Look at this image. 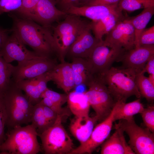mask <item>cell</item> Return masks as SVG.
Returning a JSON list of instances; mask_svg holds the SVG:
<instances>
[{
	"instance_id": "6da1fadb",
	"label": "cell",
	"mask_w": 154,
	"mask_h": 154,
	"mask_svg": "<svg viewBox=\"0 0 154 154\" xmlns=\"http://www.w3.org/2000/svg\"><path fill=\"white\" fill-rule=\"evenodd\" d=\"M12 29L25 45L32 48L40 56L51 57L55 53L54 39L49 28L38 25L33 21L13 17Z\"/></svg>"
},
{
	"instance_id": "7a4b0ae2",
	"label": "cell",
	"mask_w": 154,
	"mask_h": 154,
	"mask_svg": "<svg viewBox=\"0 0 154 154\" xmlns=\"http://www.w3.org/2000/svg\"><path fill=\"white\" fill-rule=\"evenodd\" d=\"M3 98L7 115L6 125L7 127L11 129L31 123L34 105L12 78Z\"/></svg>"
},
{
	"instance_id": "3957f363",
	"label": "cell",
	"mask_w": 154,
	"mask_h": 154,
	"mask_svg": "<svg viewBox=\"0 0 154 154\" xmlns=\"http://www.w3.org/2000/svg\"><path fill=\"white\" fill-rule=\"evenodd\" d=\"M137 74L131 68L112 66L100 76L116 102H125L131 96H134L138 98L141 97L135 83Z\"/></svg>"
},
{
	"instance_id": "277c9868",
	"label": "cell",
	"mask_w": 154,
	"mask_h": 154,
	"mask_svg": "<svg viewBox=\"0 0 154 154\" xmlns=\"http://www.w3.org/2000/svg\"><path fill=\"white\" fill-rule=\"evenodd\" d=\"M38 133L32 124L10 129L0 145V154H36L41 151Z\"/></svg>"
},
{
	"instance_id": "5b68a950",
	"label": "cell",
	"mask_w": 154,
	"mask_h": 154,
	"mask_svg": "<svg viewBox=\"0 0 154 154\" xmlns=\"http://www.w3.org/2000/svg\"><path fill=\"white\" fill-rule=\"evenodd\" d=\"M65 19L53 27L55 53L60 62L65 61L71 45L90 22L80 16L67 14Z\"/></svg>"
},
{
	"instance_id": "8992f818",
	"label": "cell",
	"mask_w": 154,
	"mask_h": 154,
	"mask_svg": "<svg viewBox=\"0 0 154 154\" xmlns=\"http://www.w3.org/2000/svg\"><path fill=\"white\" fill-rule=\"evenodd\" d=\"M86 85L89 89L85 94L98 121L101 122L110 114L116 102L100 76H92Z\"/></svg>"
},
{
	"instance_id": "52a82bcc",
	"label": "cell",
	"mask_w": 154,
	"mask_h": 154,
	"mask_svg": "<svg viewBox=\"0 0 154 154\" xmlns=\"http://www.w3.org/2000/svg\"><path fill=\"white\" fill-rule=\"evenodd\" d=\"M63 117L59 116L53 124L38 134L46 154H70L74 149L73 140L62 124Z\"/></svg>"
},
{
	"instance_id": "ba28073f",
	"label": "cell",
	"mask_w": 154,
	"mask_h": 154,
	"mask_svg": "<svg viewBox=\"0 0 154 154\" xmlns=\"http://www.w3.org/2000/svg\"><path fill=\"white\" fill-rule=\"evenodd\" d=\"M126 51L124 49L100 41L86 58L92 76H100L109 70L115 62H119Z\"/></svg>"
},
{
	"instance_id": "9c48e42d",
	"label": "cell",
	"mask_w": 154,
	"mask_h": 154,
	"mask_svg": "<svg viewBox=\"0 0 154 154\" xmlns=\"http://www.w3.org/2000/svg\"><path fill=\"white\" fill-rule=\"evenodd\" d=\"M115 125L121 128L128 135V144L135 154L154 153V135L147 128L138 126L134 118L119 120Z\"/></svg>"
},
{
	"instance_id": "30bf717a",
	"label": "cell",
	"mask_w": 154,
	"mask_h": 154,
	"mask_svg": "<svg viewBox=\"0 0 154 154\" xmlns=\"http://www.w3.org/2000/svg\"><path fill=\"white\" fill-rule=\"evenodd\" d=\"M58 64L55 59L45 56L18 63L15 66L11 78L16 83L33 78L48 72Z\"/></svg>"
},
{
	"instance_id": "8fae6325",
	"label": "cell",
	"mask_w": 154,
	"mask_h": 154,
	"mask_svg": "<svg viewBox=\"0 0 154 154\" xmlns=\"http://www.w3.org/2000/svg\"><path fill=\"white\" fill-rule=\"evenodd\" d=\"M0 55L9 63L16 61L18 63L43 56L29 50L14 32L8 36L0 51Z\"/></svg>"
},
{
	"instance_id": "7c38bea8",
	"label": "cell",
	"mask_w": 154,
	"mask_h": 154,
	"mask_svg": "<svg viewBox=\"0 0 154 154\" xmlns=\"http://www.w3.org/2000/svg\"><path fill=\"white\" fill-rule=\"evenodd\" d=\"M114 107L109 116L94 128L88 140L74 148L70 154H91L101 145L110 133L113 123L115 121L114 119Z\"/></svg>"
},
{
	"instance_id": "4fadbf2b",
	"label": "cell",
	"mask_w": 154,
	"mask_h": 154,
	"mask_svg": "<svg viewBox=\"0 0 154 154\" xmlns=\"http://www.w3.org/2000/svg\"><path fill=\"white\" fill-rule=\"evenodd\" d=\"M104 40L126 51L135 47L134 28L127 17L118 22L106 35Z\"/></svg>"
},
{
	"instance_id": "5bb4252c",
	"label": "cell",
	"mask_w": 154,
	"mask_h": 154,
	"mask_svg": "<svg viewBox=\"0 0 154 154\" xmlns=\"http://www.w3.org/2000/svg\"><path fill=\"white\" fill-rule=\"evenodd\" d=\"M154 56V45L143 46L126 51L119 62L123 67L134 70L137 74L141 72L148 60Z\"/></svg>"
},
{
	"instance_id": "9a60e30c",
	"label": "cell",
	"mask_w": 154,
	"mask_h": 154,
	"mask_svg": "<svg viewBox=\"0 0 154 154\" xmlns=\"http://www.w3.org/2000/svg\"><path fill=\"white\" fill-rule=\"evenodd\" d=\"M49 81H52L59 88L68 94L76 87L75 80L70 63L65 61L58 64L46 73Z\"/></svg>"
},
{
	"instance_id": "2e32d148",
	"label": "cell",
	"mask_w": 154,
	"mask_h": 154,
	"mask_svg": "<svg viewBox=\"0 0 154 154\" xmlns=\"http://www.w3.org/2000/svg\"><path fill=\"white\" fill-rule=\"evenodd\" d=\"M56 3L55 0H40L35 8L32 21L49 28L53 22L67 15L64 11L56 7Z\"/></svg>"
},
{
	"instance_id": "e0dca14e",
	"label": "cell",
	"mask_w": 154,
	"mask_h": 154,
	"mask_svg": "<svg viewBox=\"0 0 154 154\" xmlns=\"http://www.w3.org/2000/svg\"><path fill=\"white\" fill-rule=\"evenodd\" d=\"M90 22L70 47L67 55L72 58H87L97 44L100 41L91 33Z\"/></svg>"
},
{
	"instance_id": "ac0fdd59",
	"label": "cell",
	"mask_w": 154,
	"mask_h": 154,
	"mask_svg": "<svg viewBox=\"0 0 154 154\" xmlns=\"http://www.w3.org/2000/svg\"><path fill=\"white\" fill-rule=\"evenodd\" d=\"M122 11L118 4L111 5H97L72 7L65 12L67 14L85 17L94 22L105 17L109 14Z\"/></svg>"
},
{
	"instance_id": "d6986e66",
	"label": "cell",
	"mask_w": 154,
	"mask_h": 154,
	"mask_svg": "<svg viewBox=\"0 0 154 154\" xmlns=\"http://www.w3.org/2000/svg\"><path fill=\"white\" fill-rule=\"evenodd\" d=\"M49 81L46 73L15 83L19 88L25 92L31 103L34 105L41 100L42 95L47 88V84Z\"/></svg>"
},
{
	"instance_id": "ffe728a7",
	"label": "cell",
	"mask_w": 154,
	"mask_h": 154,
	"mask_svg": "<svg viewBox=\"0 0 154 154\" xmlns=\"http://www.w3.org/2000/svg\"><path fill=\"white\" fill-rule=\"evenodd\" d=\"M115 131L102 144L101 154H135L126 142L124 131L115 125Z\"/></svg>"
},
{
	"instance_id": "44dd1931",
	"label": "cell",
	"mask_w": 154,
	"mask_h": 154,
	"mask_svg": "<svg viewBox=\"0 0 154 154\" xmlns=\"http://www.w3.org/2000/svg\"><path fill=\"white\" fill-rule=\"evenodd\" d=\"M97 121L95 116L92 117L89 116H75L71 122L70 131L80 144L82 143L89 139Z\"/></svg>"
},
{
	"instance_id": "7402d4cb",
	"label": "cell",
	"mask_w": 154,
	"mask_h": 154,
	"mask_svg": "<svg viewBox=\"0 0 154 154\" xmlns=\"http://www.w3.org/2000/svg\"><path fill=\"white\" fill-rule=\"evenodd\" d=\"M126 17L121 11L111 13L99 21L90 22L94 37L98 40H102L104 35L108 34L118 22Z\"/></svg>"
},
{
	"instance_id": "603a6c76",
	"label": "cell",
	"mask_w": 154,
	"mask_h": 154,
	"mask_svg": "<svg viewBox=\"0 0 154 154\" xmlns=\"http://www.w3.org/2000/svg\"><path fill=\"white\" fill-rule=\"evenodd\" d=\"M68 108L75 116H89L90 105L85 92L76 91L67 94Z\"/></svg>"
},
{
	"instance_id": "cb8c5ba5",
	"label": "cell",
	"mask_w": 154,
	"mask_h": 154,
	"mask_svg": "<svg viewBox=\"0 0 154 154\" xmlns=\"http://www.w3.org/2000/svg\"><path fill=\"white\" fill-rule=\"evenodd\" d=\"M114 121L121 119L130 120L133 116L140 114L144 108L140 98L128 103L117 102L114 106Z\"/></svg>"
},
{
	"instance_id": "d4e9b609",
	"label": "cell",
	"mask_w": 154,
	"mask_h": 154,
	"mask_svg": "<svg viewBox=\"0 0 154 154\" xmlns=\"http://www.w3.org/2000/svg\"><path fill=\"white\" fill-rule=\"evenodd\" d=\"M154 14V6L143 9L139 15L133 17H127L135 31V47H138L139 36Z\"/></svg>"
},
{
	"instance_id": "484cf974",
	"label": "cell",
	"mask_w": 154,
	"mask_h": 154,
	"mask_svg": "<svg viewBox=\"0 0 154 154\" xmlns=\"http://www.w3.org/2000/svg\"><path fill=\"white\" fill-rule=\"evenodd\" d=\"M70 64L74 74L76 86L82 84L86 85L92 76L86 59L74 58Z\"/></svg>"
},
{
	"instance_id": "4316f807",
	"label": "cell",
	"mask_w": 154,
	"mask_h": 154,
	"mask_svg": "<svg viewBox=\"0 0 154 154\" xmlns=\"http://www.w3.org/2000/svg\"><path fill=\"white\" fill-rule=\"evenodd\" d=\"M135 83L141 96L145 98L149 102H153L154 100V84L144 74H137Z\"/></svg>"
},
{
	"instance_id": "83f0119b",
	"label": "cell",
	"mask_w": 154,
	"mask_h": 154,
	"mask_svg": "<svg viewBox=\"0 0 154 154\" xmlns=\"http://www.w3.org/2000/svg\"><path fill=\"white\" fill-rule=\"evenodd\" d=\"M15 66L6 62L0 55V96H3L9 88Z\"/></svg>"
},
{
	"instance_id": "f1b7e54d",
	"label": "cell",
	"mask_w": 154,
	"mask_h": 154,
	"mask_svg": "<svg viewBox=\"0 0 154 154\" xmlns=\"http://www.w3.org/2000/svg\"><path fill=\"white\" fill-rule=\"evenodd\" d=\"M31 123L36 128L38 134L50 126L44 115L42 105L40 102L34 106Z\"/></svg>"
},
{
	"instance_id": "f546056e",
	"label": "cell",
	"mask_w": 154,
	"mask_h": 154,
	"mask_svg": "<svg viewBox=\"0 0 154 154\" xmlns=\"http://www.w3.org/2000/svg\"><path fill=\"white\" fill-rule=\"evenodd\" d=\"M118 6L121 11L130 12L154 6V0H121Z\"/></svg>"
},
{
	"instance_id": "4dcf8cb0",
	"label": "cell",
	"mask_w": 154,
	"mask_h": 154,
	"mask_svg": "<svg viewBox=\"0 0 154 154\" xmlns=\"http://www.w3.org/2000/svg\"><path fill=\"white\" fill-rule=\"evenodd\" d=\"M40 0H22V4L17 11L25 19L32 21L34 10Z\"/></svg>"
},
{
	"instance_id": "1f68e13d",
	"label": "cell",
	"mask_w": 154,
	"mask_h": 154,
	"mask_svg": "<svg viewBox=\"0 0 154 154\" xmlns=\"http://www.w3.org/2000/svg\"><path fill=\"white\" fill-rule=\"evenodd\" d=\"M43 97H46L48 98L55 104L62 106L67 102V94L65 93H58L47 88L42 94L41 96L42 99Z\"/></svg>"
},
{
	"instance_id": "d6a6232c",
	"label": "cell",
	"mask_w": 154,
	"mask_h": 154,
	"mask_svg": "<svg viewBox=\"0 0 154 154\" xmlns=\"http://www.w3.org/2000/svg\"><path fill=\"white\" fill-rule=\"evenodd\" d=\"M146 127L154 133V106L151 105L144 108L140 113Z\"/></svg>"
},
{
	"instance_id": "836d02e7",
	"label": "cell",
	"mask_w": 154,
	"mask_h": 154,
	"mask_svg": "<svg viewBox=\"0 0 154 154\" xmlns=\"http://www.w3.org/2000/svg\"><path fill=\"white\" fill-rule=\"evenodd\" d=\"M153 45H154V25L145 29L141 33L139 38L138 47Z\"/></svg>"
},
{
	"instance_id": "e575fe53",
	"label": "cell",
	"mask_w": 154,
	"mask_h": 154,
	"mask_svg": "<svg viewBox=\"0 0 154 154\" xmlns=\"http://www.w3.org/2000/svg\"><path fill=\"white\" fill-rule=\"evenodd\" d=\"M22 0H0V15L4 13L17 11L20 8Z\"/></svg>"
},
{
	"instance_id": "d590c367",
	"label": "cell",
	"mask_w": 154,
	"mask_h": 154,
	"mask_svg": "<svg viewBox=\"0 0 154 154\" xmlns=\"http://www.w3.org/2000/svg\"><path fill=\"white\" fill-rule=\"evenodd\" d=\"M40 102L43 105L48 107L63 117L65 116H69L71 112L68 108H63L57 105L52 102L48 98L43 97Z\"/></svg>"
},
{
	"instance_id": "8d00e7d4",
	"label": "cell",
	"mask_w": 154,
	"mask_h": 154,
	"mask_svg": "<svg viewBox=\"0 0 154 154\" xmlns=\"http://www.w3.org/2000/svg\"><path fill=\"white\" fill-rule=\"evenodd\" d=\"M3 97L0 96V145L5 139L4 129L7 120L6 113Z\"/></svg>"
},
{
	"instance_id": "74e56055",
	"label": "cell",
	"mask_w": 154,
	"mask_h": 154,
	"mask_svg": "<svg viewBox=\"0 0 154 154\" xmlns=\"http://www.w3.org/2000/svg\"><path fill=\"white\" fill-rule=\"evenodd\" d=\"M42 105L44 115L50 126L55 123L58 116L60 115L48 107L42 104Z\"/></svg>"
},
{
	"instance_id": "f35d334b",
	"label": "cell",
	"mask_w": 154,
	"mask_h": 154,
	"mask_svg": "<svg viewBox=\"0 0 154 154\" xmlns=\"http://www.w3.org/2000/svg\"><path fill=\"white\" fill-rule=\"evenodd\" d=\"M141 72L143 74L147 72L149 74V78L154 83V56L148 60Z\"/></svg>"
},
{
	"instance_id": "ab89813d",
	"label": "cell",
	"mask_w": 154,
	"mask_h": 154,
	"mask_svg": "<svg viewBox=\"0 0 154 154\" xmlns=\"http://www.w3.org/2000/svg\"><path fill=\"white\" fill-rule=\"evenodd\" d=\"M121 0H91L85 5H111L118 4Z\"/></svg>"
},
{
	"instance_id": "60d3db41",
	"label": "cell",
	"mask_w": 154,
	"mask_h": 154,
	"mask_svg": "<svg viewBox=\"0 0 154 154\" xmlns=\"http://www.w3.org/2000/svg\"><path fill=\"white\" fill-rule=\"evenodd\" d=\"M60 6L65 12L72 7H79V0H64Z\"/></svg>"
},
{
	"instance_id": "b9f144b4",
	"label": "cell",
	"mask_w": 154,
	"mask_h": 154,
	"mask_svg": "<svg viewBox=\"0 0 154 154\" xmlns=\"http://www.w3.org/2000/svg\"><path fill=\"white\" fill-rule=\"evenodd\" d=\"M12 31V29H3L0 28V51L8 37L9 32Z\"/></svg>"
},
{
	"instance_id": "7bdbcfd3",
	"label": "cell",
	"mask_w": 154,
	"mask_h": 154,
	"mask_svg": "<svg viewBox=\"0 0 154 154\" xmlns=\"http://www.w3.org/2000/svg\"><path fill=\"white\" fill-rule=\"evenodd\" d=\"M90 0H79L80 6L85 5Z\"/></svg>"
},
{
	"instance_id": "ee69618b",
	"label": "cell",
	"mask_w": 154,
	"mask_h": 154,
	"mask_svg": "<svg viewBox=\"0 0 154 154\" xmlns=\"http://www.w3.org/2000/svg\"><path fill=\"white\" fill-rule=\"evenodd\" d=\"M64 0H58L57 3H58L60 5L63 3Z\"/></svg>"
},
{
	"instance_id": "f6af8a7d",
	"label": "cell",
	"mask_w": 154,
	"mask_h": 154,
	"mask_svg": "<svg viewBox=\"0 0 154 154\" xmlns=\"http://www.w3.org/2000/svg\"><path fill=\"white\" fill-rule=\"evenodd\" d=\"M55 0L56 1V2H57H57H58V0Z\"/></svg>"
}]
</instances>
